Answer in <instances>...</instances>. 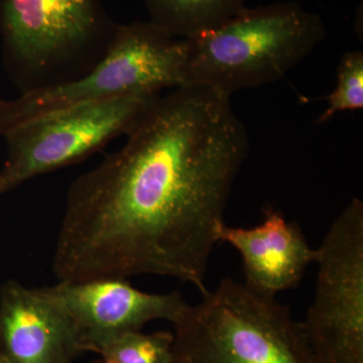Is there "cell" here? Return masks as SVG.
<instances>
[{
    "mask_svg": "<svg viewBox=\"0 0 363 363\" xmlns=\"http://www.w3.org/2000/svg\"><path fill=\"white\" fill-rule=\"evenodd\" d=\"M314 302L302 328L316 363H363V203L353 198L317 250Z\"/></svg>",
    "mask_w": 363,
    "mask_h": 363,
    "instance_id": "cell-6",
    "label": "cell"
},
{
    "mask_svg": "<svg viewBox=\"0 0 363 363\" xmlns=\"http://www.w3.org/2000/svg\"><path fill=\"white\" fill-rule=\"evenodd\" d=\"M0 363H13L0 351Z\"/></svg>",
    "mask_w": 363,
    "mask_h": 363,
    "instance_id": "cell-14",
    "label": "cell"
},
{
    "mask_svg": "<svg viewBox=\"0 0 363 363\" xmlns=\"http://www.w3.org/2000/svg\"><path fill=\"white\" fill-rule=\"evenodd\" d=\"M0 351L13 363H72L86 351L66 308L45 288L9 281L0 290Z\"/></svg>",
    "mask_w": 363,
    "mask_h": 363,
    "instance_id": "cell-9",
    "label": "cell"
},
{
    "mask_svg": "<svg viewBox=\"0 0 363 363\" xmlns=\"http://www.w3.org/2000/svg\"><path fill=\"white\" fill-rule=\"evenodd\" d=\"M173 343L172 332L131 331L106 339L94 352L104 363H174Z\"/></svg>",
    "mask_w": 363,
    "mask_h": 363,
    "instance_id": "cell-12",
    "label": "cell"
},
{
    "mask_svg": "<svg viewBox=\"0 0 363 363\" xmlns=\"http://www.w3.org/2000/svg\"><path fill=\"white\" fill-rule=\"evenodd\" d=\"M150 23L175 39L189 40L223 25L245 0H145Z\"/></svg>",
    "mask_w": 363,
    "mask_h": 363,
    "instance_id": "cell-11",
    "label": "cell"
},
{
    "mask_svg": "<svg viewBox=\"0 0 363 363\" xmlns=\"http://www.w3.org/2000/svg\"><path fill=\"white\" fill-rule=\"evenodd\" d=\"M264 221L252 228L223 224L219 242H226L240 253L245 285L262 295L297 288L307 267L317 260V250L310 247L302 228L288 222L278 209L264 208Z\"/></svg>",
    "mask_w": 363,
    "mask_h": 363,
    "instance_id": "cell-10",
    "label": "cell"
},
{
    "mask_svg": "<svg viewBox=\"0 0 363 363\" xmlns=\"http://www.w3.org/2000/svg\"><path fill=\"white\" fill-rule=\"evenodd\" d=\"M118 23L102 0H0V39L21 93L65 84L101 61Z\"/></svg>",
    "mask_w": 363,
    "mask_h": 363,
    "instance_id": "cell-3",
    "label": "cell"
},
{
    "mask_svg": "<svg viewBox=\"0 0 363 363\" xmlns=\"http://www.w3.org/2000/svg\"><path fill=\"white\" fill-rule=\"evenodd\" d=\"M231 96L198 85L150 100L125 145L79 177L55 247L59 281L171 277L202 295L250 150Z\"/></svg>",
    "mask_w": 363,
    "mask_h": 363,
    "instance_id": "cell-1",
    "label": "cell"
},
{
    "mask_svg": "<svg viewBox=\"0 0 363 363\" xmlns=\"http://www.w3.org/2000/svg\"><path fill=\"white\" fill-rule=\"evenodd\" d=\"M173 324L174 363H316L288 306L230 278Z\"/></svg>",
    "mask_w": 363,
    "mask_h": 363,
    "instance_id": "cell-4",
    "label": "cell"
},
{
    "mask_svg": "<svg viewBox=\"0 0 363 363\" xmlns=\"http://www.w3.org/2000/svg\"><path fill=\"white\" fill-rule=\"evenodd\" d=\"M155 97L128 96L78 105L7 130L0 196L35 177L84 161L117 136L126 135Z\"/></svg>",
    "mask_w": 363,
    "mask_h": 363,
    "instance_id": "cell-7",
    "label": "cell"
},
{
    "mask_svg": "<svg viewBox=\"0 0 363 363\" xmlns=\"http://www.w3.org/2000/svg\"><path fill=\"white\" fill-rule=\"evenodd\" d=\"M45 289L66 308L92 352L106 339L140 331L154 320L173 323L188 305L179 293L142 292L125 279L59 281Z\"/></svg>",
    "mask_w": 363,
    "mask_h": 363,
    "instance_id": "cell-8",
    "label": "cell"
},
{
    "mask_svg": "<svg viewBox=\"0 0 363 363\" xmlns=\"http://www.w3.org/2000/svg\"><path fill=\"white\" fill-rule=\"evenodd\" d=\"M1 104H2V99H1V98H0V106H1Z\"/></svg>",
    "mask_w": 363,
    "mask_h": 363,
    "instance_id": "cell-15",
    "label": "cell"
},
{
    "mask_svg": "<svg viewBox=\"0 0 363 363\" xmlns=\"http://www.w3.org/2000/svg\"><path fill=\"white\" fill-rule=\"evenodd\" d=\"M326 37L321 16L295 1L243 7L187 43L185 85L231 95L285 77Z\"/></svg>",
    "mask_w": 363,
    "mask_h": 363,
    "instance_id": "cell-2",
    "label": "cell"
},
{
    "mask_svg": "<svg viewBox=\"0 0 363 363\" xmlns=\"http://www.w3.org/2000/svg\"><path fill=\"white\" fill-rule=\"evenodd\" d=\"M363 107V52L344 54L337 68V83L329 95L328 107L318 118V123L330 121L339 112L353 111Z\"/></svg>",
    "mask_w": 363,
    "mask_h": 363,
    "instance_id": "cell-13",
    "label": "cell"
},
{
    "mask_svg": "<svg viewBox=\"0 0 363 363\" xmlns=\"http://www.w3.org/2000/svg\"><path fill=\"white\" fill-rule=\"evenodd\" d=\"M186 40L169 37L150 21L118 25L106 55L82 77L2 100L0 135L18 124L78 105L128 96H157L185 85Z\"/></svg>",
    "mask_w": 363,
    "mask_h": 363,
    "instance_id": "cell-5",
    "label": "cell"
}]
</instances>
